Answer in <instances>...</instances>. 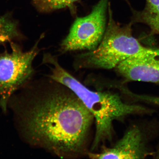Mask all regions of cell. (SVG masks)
<instances>
[{"instance_id":"1","label":"cell","mask_w":159,"mask_h":159,"mask_svg":"<svg viewBox=\"0 0 159 159\" xmlns=\"http://www.w3.org/2000/svg\"><path fill=\"white\" fill-rule=\"evenodd\" d=\"M49 78L15 107L21 130L31 145L59 158L87 156L93 116L73 91Z\"/></svg>"},{"instance_id":"2","label":"cell","mask_w":159,"mask_h":159,"mask_svg":"<svg viewBox=\"0 0 159 159\" xmlns=\"http://www.w3.org/2000/svg\"><path fill=\"white\" fill-rule=\"evenodd\" d=\"M43 63L51 69L49 78L60 83L73 91L93 116L96 132L90 152L97 150L100 145L111 142L113 122L123 120L130 115L151 114L153 110L143 106L127 102L119 94L110 91L91 90L63 68L57 57L45 54Z\"/></svg>"},{"instance_id":"3","label":"cell","mask_w":159,"mask_h":159,"mask_svg":"<svg viewBox=\"0 0 159 159\" xmlns=\"http://www.w3.org/2000/svg\"><path fill=\"white\" fill-rule=\"evenodd\" d=\"M109 20L101 41L95 50L78 55L77 69L110 70L123 61L132 57L152 54L157 48L143 46L132 34L131 25L121 26L115 21L110 4Z\"/></svg>"},{"instance_id":"4","label":"cell","mask_w":159,"mask_h":159,"mask_svg":"<svg viewBox=\"0 0 159 159\" xmlns=\"http://www.w3.org/2000/svg\"><path fill=\"white\" fill-rule=\"evenodd\" d=\"M38 43L26 52L12 44L11 52L0 55V107L3 111H7L8 102L15 92L33 77L32 63L39 51Z\"/></svg>"},{"instance_id":"5","label":"cell","mask_w":159,"mask_h":159,"mask_svg":"<svg viewBox=\"0 0 159 159\" xmlns=\"http://www.w3.org/2000/svg\"><path fill=\"white\" fill-rule=\"evenodd\" d=\"M109 0H99L90 13L75 20L63 41L64 51L95 50L102 40L106 29Z\"/></svg>"},{"instance_id":"6","label":"cell","mask_w":159,"mask_h":159,"mask_svg":"<svg viewBox=\"0 0 159 159\" xmlns=\"http://www.w3.org/2000/svg\"><path fill=\"white\" fill-rule=\"evenodd\" d=\"M146 130L141 125H131L113 146H103L100 152H89L87 156L93 159H144L152 156L151 136Z\"/></svg>"},{"instance_id":"7","label":"cell","mask_w":159,"mask_h":159,"mask_svg":"<svg viewBox=\"0 0 159 159\" xmlns=\"http://www.w3.org/2000/svg\"><path fill=\"white\" fill-rule=\"evenodd\" d=\"M124 81H141L159 84V49L152 54L132 57L115 68Z\"/></svg>"},{"instance_id":"8","label":"cell","mask_w":159,"mask_h":159,"mask_svg":"<svg viewBox=\"0 0 159 159\" xmlns=\"http://www.w3.org/2000/svg\"><path fill=\"white\" fill-rule=\"evenodd\" d=\"M137 20L159 34V0H146L144 9L136 14Z\"/></svg>"},{"instance_id":"9","label":"cell","mask_w":159,"mask_h":159,"mask_svg":"<svg viewBox=\"0 0 159 159\" xmlns=\"http://www.w3.org/2000/svg\"><path fill=\"white\" fill-rule=\"evenodd\" d=\"M79 0H33V2L40 11L51 12L58 9L71 7Z\"/></svg>"},{"instance_id":"10","label":"cell","mask_w":159,"mask_h":159,"mask_svg":"<svg viewBox=\"0 0 159 159\" xmlns=\"http://www.w3.org/2000/svg\"><path fill=\"white\" fill-rule=\"evenodd\" d=\"M18 36L17 25L7 17L0 18V44L9 41Z\"/></svg>"},{"instance_id":"11","label":"cell","mask_w":159,"mask_h":159,"mask_svg":"<svg viewBox=\"0 0 159 159\" xmlns=\"http://www.w3.org/2000/svg\"><path fill=\"white\" fill-rule=\"evenodd\" d=\"M127 97L132 102H143L159 106V97L134 93L130 90L127 93Z\"/></svg>"}]
</instances>
